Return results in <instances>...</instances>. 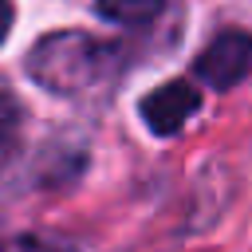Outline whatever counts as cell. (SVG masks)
I'll return each instance as SVG.
<instances>
[{
	"mask_svg": "<svg viewBox=\"0 0 252 252\" xmlns=\"http://www.w3.org/2000/svg\"><path fill=\"white\" fill-rule=\"evenodd\" d=\"M118 71V51L87 32H51L28 51V75L51 94H91Z\"/></svg>",
	"mask_w": 252,
	"mask_h": 252,
	"instance_id": "6da1fadb",
	"label": "cell"
},
{
	"mask_svg": "<svg viewBox=\"0 0 252 252\" xmlns=\"http://www.w3.org/2000/svg\"><path fill=\"white\" fill-rule=\"evenodd\" d=\"M252 71V35L248 32H220L201 55H197V75L213 91L236 87Z\"/></svg>",
	"mask_w": 252,
	"mask_h": 252,
	"instance_id": "7a4b0ae2",
	"label": "cell"
},
{
	"mask_svg": "<svg viewBox=\"0 0 252 252\" xmlns=\"http://www.w3.org/2000/svg\"><path fill=\"white\" fill-rule=\"evenodd\" d=\"M197 106H201V94L189 87V83H165V87H158V91H150L146 98H142V118H146V126L154 130V134H177L193 114H197Z\"/></svg>",
	"mask_w": 252,
	"mask_h": 252,
	"instance_id": "3957f363",
	"label": "cell"
},
{
	"mask_svg": "<svg viewBox=\"0 0 252 252\" xmlns=\"http://www.w3.org/2000/svg\"><path fill=\"white\" fill-rule=\"evenodd\" d=\"M98 12L114 24H146L161 12V0H98Z\"/></svg>",
	"mask_w": 252,
	"mask_h": 252,
	"instance_id": "277c9868",
	"label": "cell"
},
{
	"mask_svg": "<svg viewBox=\"0 0 252 252\" xmlns=\"http://www.w3.org/2000/svg\"><path fill=\"white\" fill-rule=\"evenodd\" d=\"M0 252H75V244L71 240H59V236L28 232V236H16V240H4Z\"/></svg>",
	"mask_w": 252,
	"mask_h": 252,
	"instance_id": "5b68a950",
	"label": "cell"
},
{
	"mask_svg": "<svg viewBox=\"0 0 252 252\" xmlns=\"http://www.w3.org/2000/svg\"><path fill=\"white\" fill-rule=\"evenodd\" d=\"M16 130H20V106L0 91V154L12 146V138H16Z\"/></svg>",
	"mask_w": 252,
	"mask_h": 252,
	"instance_id": "8992f818",
	"label": "cell"
},
{
	"mask_svg": "<svg viewBox=\"0 0 252 252\" xmlns=\"http://www.w3.org/2000/svg\"><path fill=\"white\" fill-rule=\"evenodd\" d=\"M12 20H16L12 0H0V43H4V39H8V32H12Z\"/></svg>",
	"mask_w": 252,
	"mask_h": 252,
	"instance_id": "52a82bcc",
	"label": "cell"
}]
</instances>
